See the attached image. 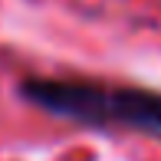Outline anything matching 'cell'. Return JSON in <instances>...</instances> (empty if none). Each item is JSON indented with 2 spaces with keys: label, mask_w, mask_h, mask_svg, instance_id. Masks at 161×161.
<instances>
[{
  "label": "cell",
  "mask_w": 161,
  "mask_h": 161,
  "mask_svg": "<svg viewBox=\"0 0 161 161\" xmlns=\"http://www.w3.org/2000/svg\"><path fill=\"white\" fill-rule=\"evenodd\" d=\"M20 102L89 131H138L161 138V89L69 76H23Z\"/></svg>",
  "instance_id": "obj_1"
}]
</instances>
